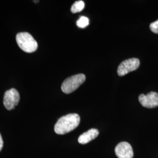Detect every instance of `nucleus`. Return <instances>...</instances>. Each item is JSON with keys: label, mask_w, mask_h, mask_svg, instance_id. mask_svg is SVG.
<instances>
[{"label": "nucleus", "mask_w": 158, "mask_h": 158, "mask_svg": "<svg viewBox=\"0 0 158 158\" xmlns=\"http://www.w3.org/2000/svg\"><path fill=\"white\" fill-rule=\"evenodd\" d=\"M80 122L77 114H69L59 119L55 125L54 130L57 134L64 135L76 129Z\"/></svg>", "instance_id": "f257e3e1"}, {"label": "nucleus", "mask_w": 158, "mask_h": 158, "mask_svg": "<svg viewBox=\"0 0 158 158\" xmlns=\"http://www.w3.org/2000/svg\"><path fill=\"white\" fill-rule=\"evenodd\" d=\"M17 44L23 51L32 53L37 50L38 45L34 37L28 32H20L16 36Z\"/></svg>", "instance_id": "f03ea898"}, {"label": "nucleus", "mask_w": 158, "mask_h": 158, "mask_svg": "<svg viewBox=\"0 0 158 158\" xmlns=\"http://www.w3.org/2000/svg\"><path fill=\"white\" fill-rule=\"evenodd\" d=\"M85 80V76L83 74H78L66 79L61 86L63 93L70 94L76 90Z\"/></svg>", "instance_id": "7ed1b4c3"}, {"label": "nucleus", "mask_w": 158, "mask_h": 158, "mask_svg": "<svg viewBox=\"0 0 158 158\" xmlns=\"http://www.w3.org/2000/svg\"><path fill=\"white\" fill-rule=\"evenodd\" d=\"M139 65L140 62L138 59L132 58L125 60L119 65L117 73L119 76H124L131 72L136 70Z\"/></svg>", "instance_id": "20e7f679"}, {"label": "nucleus", "mask_w": 158, "mask_h": 158, "mask_svg": "<svg viewBox=\"0 0 158 158\" xmlns=\"http://www.w3.org/2000/svg\"><path fill=\"white\" fill-rule=\"evenodd\" d=\"M19 93L15 89L7 90L4 96V105L8 110H11L17 106L19 102Z\"/></svg>", "instance_id": "39448f33"}, {"label": "nucleus", "mask_w": 158, "mask_h": 158, "mask_svg": "<svg viewBox=\"0 0 158 158\" xmlns=\"http://www.w3.org/2000/svg\"><path fill=\"white\" fill-rule=\"evenodd\" d=\"M139 102L144 107L153 108L158 106V93L151 91L147 95L142 94L139 96Z\"/></svg>", "instance_id": "423d86ee"}, {"label": "nucleus", "mask_w": 158, "mask_h": 158, "mask_svg": "<svg viewBox=\"0 0 158 158\" xmlns=\"http://www.w3.org/2000/svg\"><path fill=\"white\" fill-rule=\"evenodd\" d=\"M115 153L118 158H132L134 156L132 148L127 142L119 143L115 148Z\"/></svg>", "instance_id": "0eeeda50"}, {"label": "nucleus", "mask_w": 158, "mask_h": 158, "mask_svg": "<svg viewBox=\"0 0 158 158\" xmlns=\"http://www.w3.org/2000/svg\"><path fill=\"white\" fill-rule=\"evenodd\" d=\"M99 134L98 130L92 128L79 136L78 142L81 144H86L94 139Z\"/></svg>", "instance_id": "6e6552de"}, {"label": "nucleus", "mask_w": 158, "mask_h": 158, "mask_svg": "<svg viewBox=\"0 0 158 158\" xmlns=\"http://www.w3.org/2000/svg\"><path fill=\"white\" fill-rule=\"evenodd\" d=\"M85 4L83 1H76L71 7V12L72 13H77L81 11L85 8Z\"/></svg>", "instance_id": "1a4fd4ad"}, {"label": "nucleus", "mask_w": 158, "mask_h": 158, "mask_svg": "<svg viewBox=\"0 0 158 158\" xmlns=\"http://www.w3.org/2000/svg\"><path fill=\"white\" fill-rule=\"evenodd\" d=\"M76 24L79 28H85L89 25V19L87 17L82 16V17H80V18L77 21Z\"/></svg>", "instance_id": "9d476101"}, {"label": "nucleus", "mask_w": 158, "mask_h": 158, "mask_svg": "<svg viewBox=\"0 0 158 158\" xmlns=\"http://www.w3.org/2000/svg\"><path fill=\"white\" fill-rule=\"evenodd\" d=\"M150 29L153 33L158 34V20L151 23Z\"/></svg>", "instance_id": "9b49d317"}, {"label": "nucleus", "mask_w": 158, "mask_h": 158, "mask_svg": "<svg viewBox=\"0 0 158 158\" xmlns=\"http://www.w3.org/2000/svg\"><path fill=\"white\" fill-rule=\"evenodd\" d=\"M3 140H2V136L0 134V151L2 150V147H3Z\"/></svg>", "instance_id": "f8f14e48"}]
</instances>
